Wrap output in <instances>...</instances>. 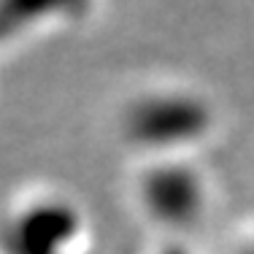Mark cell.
<instances>
[{
  "label": "cell",
  "instance_id": "obj_1",
  "mask_svg": "<svg viewBox=\"0 0 254 254\" xmlns=\"http://www.w3.org/2000/svg\"><path fill=\"white\" fill-rule=\"evenodd\" d=\"M111 130L127 160L208 154L222 132V114L197 81L179 73H149L119 95Z\"/></svg>",
  "mask_w": 254,
  "mask_h": 254
},
{
  "label": "cell",
  "instance_id": "obj_2",
  "mask_svg": "<svg viewBox=\"0 0 254 254\" xmlns=\"http://www.w3.org/2000/svg\"><path fill=\"white\" fill-rule=\"evenodd\" d=\"M0 254H103V238L81 197L35 179L0 200Z\"/></svg>",
  "mask_w": 254,
  "mask_h": 254
},
{
  "label": "cell",
  "instance_id": "obj_3",
  "mask_svg": "<svg viewBox=\"0 0 254 254\" xmlns=\"http://www.w3.org/2000/svg\"><path fill=\"white\" fill-rule=\"evenodd\" d=\"M132 205L162 238H179L203 225L214 205L208 154H165L130 160Z\"/></svg>",
  "mask_w": 254,
  "mask_h": 254
}]
</instances>
